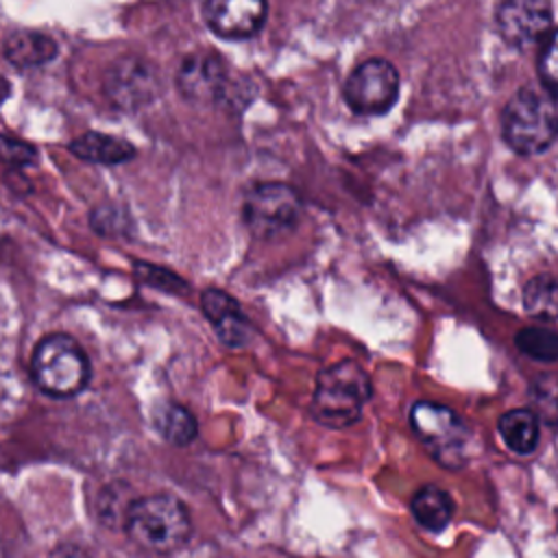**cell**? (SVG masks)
Returning <instances> with one entry per match:
<instances>
[{"instance_id":"cell-11","label":"cell","mask_w":558,"mask_h":558,"mask_svg":"<svg viewBox=\"0 0 558 558\" xmlns=\"http://www.w3.org/2000/svg\"><path fill=\"white\" fill-rule=\"evenodd\" d=\"M179 92L194 102H211L225 94L227 63L214 50L192 52L177 72Z\"/></svg>"},{"instance_id":"cell-8","label":"cell","mask_w":558,"mask_h":558,"mask_svg":"<svg viewBox=\"0 0 558 558\" xmlns=\"http://www.w3.org/2000/svg\"><path fill=\"white\" fill-rule=\"evenodd\" d=\"M495 26L512 48H530L554 33V9L549 0H499Z\"/></svg>"},{"instance_id":"cell-12","label":"cell","mask_w":558,"mask_h":558,"mask_svg":"<svg viewBox=\"0 0 558 558\" xmlns=\"http://www.w3.org/2000/svg\"><path fill=\"white\" fill-rule=\"evenodd\" d=\"M201 310L207 316V320L211 323V327L222 344L238 349L248 342L251 323L242 314V310L233 296H229L222 290L209 288L201 294Z\"/></svg>"},{"instance_id":"cell-16","label":"cell","mask_w":558,"mask_h":558,"mask_svg":"<svg viewBox=\"0 0 558 558\" xmlns=\"http://www.w3.org/2000/svg\"><path fill=\"white\" fill-rule=\"evenodd\" d=\"M153 425L166 442L177 447L190 445L198 434L196 418L179 403H159L153 414Z\"/></svg>"},{"instance_id":"cell-18","label":"cell","mask_w":558,"mask_h":558,"mask_svg":"<svg viewBox=\"0 0 558 558\" xmlns=\"http://www.w3.org/2000/svg\"><path fill=\"white\" fill-rule=\"evenodd\" d=\"M514 344L521 353H525L532 360L554 362L558 357V338L551 329L545 327H525L517 331Z\"/></svg>"},{"instance_id":"cell-4","label":"cell","mask_w":558,"mask_h":558,"mask_svg":"<svg viewBox=\"0 0 558 558\" xmlns=\"http://www.w3.org/2000/svg\"><path fill=\"white\" fill-rule=\"evenodd\" d=\"M31 377L48 397L68 399L89 381V360L83 347L68 333L44 336L31 357Z\"/></svg>"},{"instance_id":"cell-3","label":"cell","mask_w":558,"mask_h":558,"mask_svg":"<svg viewBox=\"0 0 558 558\" xmlns=\"http://www.w3.org/2000/svg\"><path fill=\"white\" fill-rule=\"evenodd\" d=\"M371 390L368 373L353 360H340L318 373L312 416L331 429L349 427L362 416Z\"/></svg>"},{"instance_id":"cell-17","label":"cell","mask_w":558,"mask_h":558,"mask_svg":"<svg viewBox=\"0 0 558 558\" xmlns=\"http://www.w3.org/2000/svg\"><path fill=\"white\" fill-rule=\"evenodd\" d=\"M4 54L20 68L41 65L57 54V44L52 37L41 33H15L7 39Z\"/></svg>"},{"instance_id":"cell-13","label":"cell","mask_w":558,"mask_h":558,"mask_svg":"<svg viewBox=\"0 0 558 558\" xmlns=\"http://www.w3.org/2000/svg\"><path fill=\"white\" fill-rule=\"evenodd\" d=\"M70 150L83 159V161H92V163H105V166H113V163H124L129 159L135 157V146L126 140L113 137V135H105V133H83L78 135L72 144Z\"/></svg>"},{"instance_id":"cell-7","label":"cell","mask_w":558,"mask_h":558,"mask_svg":"<svg viewBox=\"0 0 558 558\" xmlns=\"http://www.w3.org/2000/svg\"><path fill=\"white\" fill-rule=\"evenodd\" d=\"M399 72L379 57L362 61L344 81V102L357 116H381L399 98Z\"/></svg>"},{"instance_id":"cell-10","label":"cell","mask_w":558,"mask_h":558,"mask_svg":"<svg viewBox=\"0 0 558 558\" xmlns=\"http://www.w3.org/2000/svg\"><path fill=\"white\" fill-rule=\"evenodd\" d=\"M268 15V0H205L203 17L222 39H248L257 35Z\"/></svg>"},{"instance_id":"cell-14","label":"cell","mask_w":558,"mask_h":558,"mask_svg":"<svg viewBox=\"0 0 558 558\" xmlns=\"http://www.w3.org/2000/svg\"><path fill=\"white\" fill-rule=\"evenodd\" d=\"M412 517L427 532H442L453 517V501L447 490L434 484L421 486L412 497Z\"/></svg>"},{"instance_id":"cell-21","label":"cell","mask_w":558,"mask_h":558,"mask_svg":"<svg viewBox=\"0 0 558 558\" xmlns=\"http://www.w3.org/2000/svg\"><path fill=\"white\" fill-rule=\"evenodd\" d=\"M48 558H92L83 547L78 545H72V543H63V545H57Z\"/></svg>"},{"instance_id":"cell-6","label":"cell","mask_w":558,"mask_h":558,"mask_svg":"<svg viewBox=\"0 0 558 558\" xmlns=\"http://www.w3.org/2000/svg\"><path fill=\"white\" fill-rule=\"evenodd\" d=\"M410 425L416 438L440 464H462L469 442V429L449 405L418 401L410 410Z\"/></svg>"},{"instance_id":"cell-5","label":"cell","mask_w":558,"mask_h":558,"mask_svg":"<svg viewBox=\"0 0 558 558\" xmlns=\"http://www.w3.org/2000/svg\"><path fill=\"white\" fill-rule=\"evenodd\" d=\"M301 216L299 192L288 183L266 181L253 185L242 201V220L259 240H272L292 231Z\"/></svg>"},{"instance_id":"cell-15","label":"cell","mask_w":558,"mask_h":558,"mask_svg":"<svg viewBox=\"0 0 558 558\" xmlns=\"http://www.w3.org/2000/svg\"><path fill=\"white\" fill-rule=\"evenodd\" d=\"M499 436L506 442V447L519 456H527L536 449L538 445V416L532 410L525 408H514L501 414L499 418Z\"/></svg>"},{"instance_id":"cell-20","label":"cell","mask_w":558,"mask_h":558,"mask_svg":"<svg viewBox=\"0 0 558 558\" xmlns=\"http://www.w3.org/2000/svg\"><path fill=\"white\" fill-rule=\"evenodd\" d=\"M538 78H541L543 87H547L549 92L556 94V37H554V33H549L541 41V50H538Z\"/></svg>"},{"instance_id":"cell-19","label":"cell","mask_w":558,"mask_h":558,"mask_svg":"<svg viewBox=\"0 0 558 558\" xmlns=\"http://www.w3.org/2000/svg\"><path fill=\"white\" fill-rule=\"evenodd\" d=\"M523 305L532 316L554 318L556 314V283L549 275L530 279L523 288Z\"/></svg>"},{"instance_id":"cell-1","label":"cell","mask_w":558,"mask_h":558,"mask_svg":"<svg viewBox=\"0 0 558 558\" xmlns=\"http://www.w3.org/2000/svg\"><path fill=\"white\" fill-rule=\"evenodd\" d=\"M122 517L129 538L140 549L157 556L179 551L192 536L187 506L168 493L133 499Z\"/></svg>"},{"instance_id":"cell-2","label":"cell","mask_w":558,"mask_h":558,"mask_svg":"<svg viewBox=\"0 0 558 558\" xmlns=\"http://www.w3.org/2000/svg\"><path fill=\"white\" fill-rule=\"evenodd\" d=\"M556 94L543 85L521 87L501 113V137L521 157L545 153L556 140Z\"/></svg>"},{"instance_id":"cell-9","label":"cell","mask_w":558,"mask_h":558,"mask_svg":"<svg viewBox=\"0 0 558 558\" xmlns=\"http://www.w3.org/2000/svg\"><path fill=\"white\" fill-rule=\"evenodd\" d=\"M159 74L153 63L142 57L118 59L105 81L109 98L122 109H140L148 105L159 92Z\"/></svg>"}]
</instances>
